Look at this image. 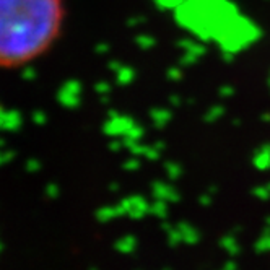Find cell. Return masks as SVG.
<instances>
[{"label":"cell","mask_w":270,"mask_h":270,"mask_svg":"<svg viewBox=\"0 0 270 270\" xmlns=\"http://www.w3.org/2000/svg\"><path fill=\"white\" fill-rule=\"evenodd\" d=\"M69 0H0V70L25 69L59 44Z\"/></svg>","instance_id":"cell-1"}]
</instances>
